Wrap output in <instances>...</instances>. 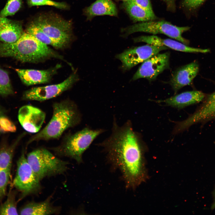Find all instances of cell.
I'll return each instance as SVG.
<instances>
[{
  "label": "cell",
  "instance_id": "31",
  "mask_svg": "<svg viewBox=\"0 0 215 215\" xmlns=\"http://www.w3.org/2000/svg\"><path fill=\"white\" fill-rule=\"evenodd\" d=\"M139 5L143 8L153 12L149 0H133Z\"/></svg>",
  "mask_w": 215,
  "mask_h": 215
},
{
  "label": "cell",
  "instance_id": "5",
  "mask_svg": "<svg viewBox=\"0 0 215 215\" xmlns=\"http://www.w3.org/2000/svg\"><path fill=\"white\" fill-rule=\"evenodd\" d=\"M26 158L40 181L47 177L63 174L68 168V162L59 159L45 148H38L32 151L27 154Z\"/></svg>",
  "mask_w": 215,
  "mask_h": 215
},
{
  "label": "cell",
  "instance_id": "27",
  "mask_svg": "<svg viewBox=\"0 0 215 215\" xmlns=\"http://www.w3.org/2000/svg\"><path fill=\"white\" fill-rule=\"evenodd\" d=\"M27 2L30 7L47 5L61 9H67L68 8V5L65 2H56L51 0H27Z\"/></svg>",
  "mask_w": 215,
  "mask_h": 215
},
{
  "label": "cell",
  "instance_id": "9",
  "mask_svg": "<svg viewBox=\"0 0 215 215\" xmlns=\"http://www.w3.org/2000/svg\"><path fill=\"white\" fill-rule=\"evenodd\" d=\"M165 46H157L148 44L127 49L117 55L116 57L122 63V68L126 70L143 62L153 56L168 49Z\"/></svg>",
  "mask_w": 215,
  "mask_h": 215
},
{
  "label": "cell",
  "instance_id": "6",
  "mask_svg": "<svg viewBox=\"0 0 215 215\" xmlns=\"http://www.w3.org/2000/svg\"><path fill=\"white\" fill-rule=\"evenodd\" d=\"M189 29V27H178L165 21L151 20L141 22L122 28L121 32L122 36L124 37L137 32H144L154 35L162 34L188 45L189 41L183 37L182 34Z\"/></svg>",
  "mask_w": 215,
  "mask_h": 215
},
{
  "label": "cell",
  "instance_id": "18",
  "mask_svg": "<svg viewBox=\"0 0 215 215\" xmlns=\"http://www.w3.org/2000/svg\"><path fill=\"white\" fill-rule=\"evenodd\" d=\"M205 97V94L201 91H188L159 102H164L168 105L181 109L202 101Z\"/></svg>",
  "mask_w": 215,
  "mask_h": 215
},
{
  "label": "cell",
  "instance_id": "14",
  "mask_svg": "<svg viewBox=\"0 0 215 215\" xmlns=\"http://www.w3.org/2000/svg\"><path fill=\"white\" fill-rule=\"evenodd\" d=\"M135 42H144L157 46H165L173 50L187 53H206L208 49L195 48L189 47L181 42L170 39H163L154 35L139 36L133 39Z\"/></svg>",
  "mask_w": 215,
  "mask_h": 215
},
{
  "label": "cell",
  "instance_id": "35",
  "mask_svg": "<svg viewBox=\"0 0 215 215\" xmlns=\"http://www.w3.org/2000/svg\"><path fill=\"white\" fill-rule=\"evenodd\" d=\"M1 115V110L0 108V116Z\"/></svg>",
  "mask_w": 215,
  "mask_h": 215
},
{
  "label": "cell",
  "instance_id": "13",
  "mask_svg": "<svg viewBox=\"0 0 215 215\" xmlns=\"http://www.w3.org/2000/svg\"><path fill=\"white\" fill-rule=\"evenodd\" d=\"M45 113L39 108L31 105H25L19 109L18 119L26 131L32 133L39 132L44 121Z\"/></svg>",
  "mask_w": 215,
  "mask_h": 215
},
{
  "label": "cell",
  "instance_id": "15",
  "mask_svg": "<svg viewBox=\"0 0 215 215\" xmlns=\"http://www.w3.org/2000/svg\"><path fill=\"white\" fill-rule=\"evenodd\" d=\"M199 66L195 62L180 67L172 76L170 83L174 91L176 92L182 87L190 85L196 76Z\"/></svg>",
  "mask_w": 215,
  "mask_h": 215
},
{
  "label": "cell",
  "instance_id": "11",
  "mask_svg": "<svg viewBox=\"0 0 215 215\" xmlns=\"http://www.w3.org/2000/svg\"><path fill=\"white\" fill-rule=\"evenodd\" d=\"M170 53L166 52L153 56L143 62L133 75L132 80L146 78L151 81L169 67Z\"/></svg>",
  "mask_w": 215,
  "mask_h": 215
},
{
  "label": "cell",
  "instance_id": "22",
  "mask_svg": "<svg viewBox=\"0 0 215 215\" xmlns=\"http://www.w3.org/2000/svg\"><path fill=\"white\" fill-rule=\"evenodd\" d=\"M24 134V133L21 134L11 145L5 146L0 149V171L11 168L13 157L15 149Z\"/></svg>",
  "mask_w": 215,
  "mask_h": 215
},
{
  "label": "cell",
  "instance_id": "29",
  "mask_svg": "<svg viewBox=\"0 0 215 215\" xmlns=\"http://www.w3.org/2000/svg\"><path fill=\"white\" fill-rule=\"evenodd\" d=\"M16 130L14 124L7 117L1 115L0 116V132L2 133H13Z\"/></svg>",
  "mask_w": 215,
  "mask_h": 215
},
{
  "label": "cell",
  "instance_id": "24",
  "mask_svg": "<svg viewBox=\"0 0 215 215\" xmlns=\"http://www.w3.org/2000/svg\"><path fill=\"white\" fill-rule=\"evenodd\" d=\"M15 194L9 193L5 202L0 206V215H18Z\"/></svg>",
  "mask_w": 215,
  "mask_h": 215
},
{
  "label": "cell",
  "instance_id": "25",
  "mask_svg": "<svg viewBox=\"0 0 215 215\" xmlns=\"http://www.w3.org/2000/svg\"><path fill=\"white\" fill-rule=\"evenodd\" d=\"M13 93V90L7 73L0 67V95L8 96Z\"/></svg>",
  "mask_w": 215,
  "mask_h": 215
},
{
  "label": "cell",
  "instance_id": "7",
  "mask_svg": "<svg viewBox=\"0 0 215 215\" xmlns=\"http://www.w3.org/2000/svg\"><path fill=\"white\" fill-rule=\"evenodd\" d=\"M33 22L52 40L63 47L67 45L71 37L72 24L55 14H42Z\"/></svg>",
  "mask_w": 215,
  "mask_h": 215
},
{
  "label": "cell",
  "instance_id": "16",
  "mask_svg": "<svg viewBox=\"0 0 215 215\" xmlns=\"http://www.w3.org/2000/svg\"><path fill=\"white\" fill-rule=\"evenodd\" d=\"M55 68L47 70L16 69L20 79L25 85H30L48 82L56 72Z\"/></svg>",
  "mask_w": 215,
  "mask_h": 215
},
{
  "label": "cell",
  "instance_id": "10",
  "mask_svg": "<svg viewBox=\"0 0 215 215\" xmlns=\"http://www.w3.org/2000/svg\"><path fill=\"white\" fill-rule=\"evenodd\" d=\"M78 79L76 73L59 84L32 88L25 92L22 98L27 100L43 101L55 97L70 88Z\"/></svg>",
  "mask_w": 215,
  "mask_h": 215
},
{
  "label": "cell",
  "instance_id": "33",
  "mask_svg": "<svg viewBox=\"0 0 215 215\" xmlns=\"http://www.w3.org/2000/svg\"><path fill=\"white\" fill-rule=\"evenodd\" d=\"M213 202L212 203L211 208L213 210L215 209V188L213 192Z\"/></svg>",
  "mask_w": 215,
  "mask_h": 215
},
{
  "label": "cell",
  "instance_id": "28",
  "mask_svg": "<svg viewBox=\"0 0 215 215\" xmlns=\"http://www.w3.org/2000/svg\"><path fill=\"white\" fill-rule=\"evenodd\" d=\"M10 168L0 171V199L6 194L7 187L11 177Z\"/></svg>",
  "mask_w": 215,
  "mask_h": 215
},
{
  "label": "cell",
  "instance_id": "12",
  "mask_svg": "<svg viewBox=\"0 0 215 215\" xmlns=\"http://www.w3.org/2000/svg\"><path fill=\"white\" fill-rule=\"evenodd\" d=\"M203 102L193 114L184 121L177 123V127L180 131H183L197 123L215 120V91L205 96Z\"/></svg>",
  "mask_w": 215,
  "mask_h": 215
},
{
  "label": "cell",
  "instance_id": "17",
  "mask_svg": "<svg viewBox=\"0 0 215 215\" xmlns=\"http://www.w3.org/2000/svg\"><path fill=\"white\" fill-rule=\"evenodd\" d=\"M23 32L21 22L0 16V42L13 43L16 41Z\"/></svg>",
  "mask_w": 215,
  "mask_h": 215
},
{
  "label": "cell",
  "instance_id": "1",
  "mask_svg": "<svg viewBox=\"0 0 215 215\" xmlns=\"http://www.w3.org/2000/svg\"><path fill=\"white\" fill-rule=\"evenodd\" d=\"M112 164L121 172L126 186H133L139 180L142 153L139 138L128 120L119 126L114 117L110 136L98 144Z\"/></svg>",
  "mask_w": 215,
  "mask_h": 215
},
{
  "label": "cell",
  "instance_id": "3",
  "mask_svg": "<svg viewBox=\"0 0 215 215\" xmlns=\"http://www.w3.org/2000/svg\"><path fill=\"white\" fill-rule=\"evenodd\" d=\"M0 56L10 57L24 62H36L51 57H62L30 34L23 32L13 43L0 42Z\"/></svg>",
  "mask_w": 215,
  "mask_h": 215
},
{
  "label": "cell",
  "instance_id": "4",
  "mask_svg": "<svg viewBox=\"0 0 215 215\" xmlns=\"http://www.w3.org/2000/svg\"><path fill=\"white\" fill-rule=\"evenodd\" d=\"M104 131L102 129H93L86 127L74 133L67 135L59 145L52 149L58 156L69 157L81 163L84 153Z\"/></svg>",
  "mask_w": 215,
  "mask_h": 215
},
{
  "label": "cell",
  "instance_id": "26",
  "mask_svg": "<svg viewBox=\"0 0 215 215\" xmlns=\"http://www.w3.org/2000/svg\"><path fill=\"white\" fill-rule=\"evenodd\" d=\"M22 0H8L0 12V16L6 17L14 15L21 7Z\"/></svg>",
  "mask_w": 215,
  "mask_h": 215
},
{
  "label": "cell",
  "instance_id": "36",
  "mask_svg": "<svg viewBox=\"0 0 215 215\" xmlns=\"http://www.w3.org/2000/svg\"></svg>",
  "mask_w": 215,
  "mask_h": 215
},
{
  "label": "cell",
  "instance_id": "32",
  "mask_svg": "<svg viewBox=\"0 0 215 215\" xmlns=\"http://www.w3.org/2000/svg\"><path fill=\"white\" fill-rule=\"evenodd\" d=\"M166 3L167 7L170 10L173 11L175 9V2L176 0H162Z\"/></svg>",
  "mask_w": 215,
  "mask_h": 215
},
{
  "label": "cell",
  "instance_id": "20",
  "mask_svg": "<svg viewBox=\"0 0 215 215\" xmlns=\"http://www.w3.org/2000/svg\"><path fill=\"white\" fill-rule=\"evenodd\" d=\"M50 197L45 200L39 202L34 201L29 202L20 210L21 215H50L59 212L60 208L53 205L50 202Z\"/></svg>",
  "mask_w": 215,
  "mask_h": 215
},
{
  "label": "cell",
  "instance_id": "23",
  "mask_svg": "<svg viewBox=\"0 0 215 215\" xmlns=\"http://www.w3.org/2000/svg\"><path fill=\"white\" fill-rule=\"evenodd\" d=\"M26 32L46 44L51 45L57 48H63L60 44L52 40L45 34L42 29L33 22L28 25Z\"/></svg>",
  "mask_w": 215,
  "mask_h": 215
},
{
  "label": "cell",
  "instance_id": "8",
  "mask_svg": "<svg viewBox=\"0 0 215 215\" xmlns=\"http://www.w3.org/2000/svg\"><path fill=\"white\" fill-rule=\"evenodd\" d=\"M13 185L21 192L20 199L29 195L38 193L41 188L40 181L28 162L24 152L17 162Z\"/></svg>",
  "mask_w": 215,
  "mask_h": 215
},
{
  "label": "cell",
  "instance_id": "2",
  "mask_svg": "<svg viewBox=\"0 0 215 215\" xmlns=\"http://www.w3.org/2000/svg\"><path fill=\"white\" fill-rule=\"evenodd\" d=\"M53 108V114L50 121L42 130L31 137L28 144L35 141L59 139L66 130L81 122L80 113L73 101L66 100L55 102Z\"/></svg>",
  "mask_w": 215,
  "mask_h": 215
},
{
  "label": "cell",
  "instance_id": "21",
  "mask_svg": "<svg viewBox=\"0 0 215 215\" xmlns=\"http://www.w3.org/2000/svg\"><path fill=\"white\" fill-rule=\"evenodd\" d=\"M122 6L134 22H144L154 20L156 18L153 12L149 11L141 7L133 0L123 2Z\"/></svg>",
  "mask_w": 215,
  "mask_h": 215
},
{
  "label": "cell",
  "instance_id": "19",
  "mask_svg": "<svg viewBox=\"0 0 215 215\" xmlns=\"http://www.w3.org/2000/svg\"><path fill=\"white\" fill-rule=\"evenodd\" d=\"M84 13L87 19L90 20L99 16H116L118 12L115 4L112 0H96L84 9Z\"/></svg>",
  "mask_w": 215,
  "mask_h": 215
},
{
  "label": "cell",
  "instance_id": "34",
  "mask_svg": "<svg viewBox=\"0 0 215 215\" xmlns=\"http://www.w3.org/2000/svg\"><path fill=\"white\" fill-rule=\"evenodd\" d=\"M117 1H123V2H127L130 1V0H116Z\"/></svg>",
  "mask_w": 215,
  "mask_h": 215
},
{
  "label": "cell",
  "instance_id": "30",
  "mask_svg": "<svg viewBox=\"0 0 215 215\" xmlns=\"http://www.w3.org/2000/svg\"><path fill=\"white\" fill-rule=\"evenodd\" d=\"M206 0H183L182 3V7L188 10L192 11L197 9Z\"/></svg>",
  "mask_w": 215,
  "mask_h": 215
}]
</instances>
